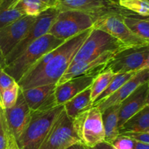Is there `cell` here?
<instances>
[{"instance_id": "1", "label": "cell", "mask_w": 149, "mask_h": 149, "mask_svg": "<svg viewBox=\"0 0 149 149\" xmlns=\"http://www.w3.org/2000/svg\"><path fill=\"white\" fill-rule=\"evenodd\" d=\"M91 29L92 28L67 39L60 45L53 58L37 74L26 81L17 83L20 89L23 90L52 83L56 84L70 67L74 56L88 37Z\"/></svg>"}, {"instance_id": "2", "label": "cell", "mask_w": 149, "mask_h": 149, "mask_svg": "<svg viewBox=\"0 0 149 149\" xmlns=\"http://www.w3.org/2000/svg\"><path fill=\"white\" fill-rule=\"evenodd\" d=\"M65 41L50 34L43 35L32 42L14 61L6 65L4 70L18 83L41 57L58 48Z\"/></svg>"}, {"instance_id": "3", "label": "cell", "mask_w": 149, "mask_h": 149, "mask_svg": "<svg viewBox=\"0 0 149 149\" xmlns=\"http://www.w3.org/2000/svg\"><path fill=\"white\" fill-rule=\"evenodd\" d=\"M63 105L44 111H31V119L17 140L19 149H39L61 112Z\"/></svg>"}, {"instance_id": "4", "label": "cell", "mask_w": 149, "mask_h": 149, "mask_svg": "<svg viewBox=\"0 0 149 149\" xmlns=\"http://www.w3.org/2000/svg\"><path fill=\"white\" fill-rule=\"evenodd\" d=\"M72 123L81 142L88 148L105 142L102 112L97 107L83 111L73 118Z\"/></svg>"}, {"instance_id": "5", "label": "cell", "mask_w": 149, "mask_h": 149, "mask_svg": "<svg viewBox=\"0 0 149 149\" xmlns=\"http://www.w3.org/2000/svg\"><path fill=\"white\" fill-rule=\"evenodd\" d=\"M95 19L87 13L77 10L60 11L47 34L62 40H67L93 28Z\"/></svg>"}, {"instance_id": "6", "label": "cell", "mask_w": 149, "mask_h": 149, "mask_svg": "<svg viewBox=\"0 0 149 149\" xmlns=\"http://www.w3.org/2000/svg\"><path fill=\"white\" fill-rule=\"evenodd\" d=\"M123 49H125L124 45L116 38L104 31L92 28L88 37L74 56L71 64L92 59L107 51L118 52Z\"/></svg>"}, {"instance_id": "7", "label": "cell", "mask_w": 149, "mask_h": 149, "mask_svg": "<svg viewBox=\"0 0 149 149\" xmlns=\"http://www.w3.org/2000/svg\"><path fill=\"white\" fill-rule=\"evenodd\" d=\"M77 10L93 16L95 20L112 15H129L133 13L121 7L116 0H61L58 8Z\"/></svg>"}, {"instance_id": "8", "label": "cell", "mask_w": 149, "mask_h": 149, "mask_svg": "<svg viewBox=\"0 0 149 149\" xmlns=\"http://www.w3.org/2000/svg\"><path fill=\"white\" fill-rule=\"evenodd\" d=\"M81 142L74 130L72 119L62 111L39 149H68Z\"/></svg>"}, {"instance_id": "9", "label": "cell", "mask_w": 149, "mask_h": 149, "mask_svg": "<svg viewBox=\"0 0 149 149\" xmlns=\"http://www.w3.org/2000/svg\"><path fill=\"white\" fill-rule=\"evenodd\" d=\"M59 13V9L56 7H49L37 16L35 21L26 32L24 37L5 57L6 65L17 58L32 42L43 35L47 34Z\"/></svg>"}, {"instance_id": "10", "label": "cell", "mask_w": 149, "mask_h": 149, "mask_svg": "<svg viewBox=\"0 0 149 149\" xmlns=\"http://www.w3.org/2000/svg\"><path fill=\"white\" fill-rule=\"evenodd\" d=\"M121 15H112L97 19L93 29H98L107 32L124 45L125 48L148 45L147 40L134 34L123 21Z\"/></svg>"}, {"instance_id": "11", "label": "cell", "mask_w": 149, "mask_h": 149, "mask_svg": "<svg viewBox=\"0 0 149 149\" xmlns=\"http://www.w3.org/2000/svg\"><path fill=\"white\" fill-rule=\"evenodd\" d=\"M149 54V45L125 48L115 53L105 69L115 74L141 70Z\"/></svg>"}, {"instance_id": "12", "label": "cell", "mask_w": 149, "mask_h": 149, "mask_svg": "<svg viewBox=\"0 0 149 149\" xmlns=\"http://www.w3.org/2000/svg\"><path fill=\"white\" fill-rule=\"evenodd\" d=\"M116 53L115 51H107L92 59L71 64L56 83V86L78 76H97L105 70L108 62L113 58Z\"/></svg>"}, {"instance_id": "13", "label": "cell", "mask_w": 149, "mask_h": 149, "mask_svg": "<svg viewBox=\"0 0 149 149\" xmlns=\"http://www.w3.org/2000/svg\"><path fill=\"white\" fill-rule=\"evenodd\" d=\"M35 20V17L24 15L0 29V48L4 56L21 41Z\"/></svg>"}, {"instance_id": "14", "label": "cell", "mask_w": 149, "mask_h": 149, "mask_svg": "<svg viewBox=\"0 0 149 149\" xmlns=\"http://www.w3.org/2000/svg\"><path fill=\"white\" fill-rule=\"evenodd\" d=\"M56 84L44 85L21 90L24 99L32 112L44 111L58 106L55 98Z\"/></svg>"}, {"instance_id": "15", "label": "cell", "mask_w": 149, "mask_h": 149, "mask_svg": "<svg viewBox=\"0 0 149 149\" xmlns=\"http://www.w3.org/2000/svg\"><path fill=\"white\" fill-rule=\"evenodd\" d=\"M4 113L9 131L17 140L27 127L31 115V110L24 99L21 90L15 105L4 110Z\"/></svg>"}, {"instance_id": "16", "label": "cell", "mask_w": 149, "mask_h": 149, "mask_svg": "<svg viewBox=\"0 0 149 149\" xmlns=\"http://www.w3.org/2000/svg\"><path fill=\"white\" fill-rule=\"evenodd\" d=\"M148 92L149 81L140 86L120 104L119 129L147 105Z\"/></svg>"}, {"instance_id": "17", "label": "cell", "mask_w": 149, "mask_h": 149, "mask_svg": "<svg viewBox=\"0 0 149 149\" xmlns=\"http://www.w3.org/2000/svg\"><path fill=\"white\" fill-rule=\"evenodd\" d=\"M149 81V69L141 70L137 72L136 74L119 88L116 92L111 95L106 100L102 102L96 107L103 112L109 107L122 103L128 96L136 90L140 86Z\"/></svg>"}, {"instance_id": "18", "label": "cell", "mask_w": 149, "mask_h": 149, "mask_svg": "<svg viewBox=\"0 0 149 149\" xmlns=\"http://www.w3.org/2000/svg\"><path fill=\"white\" fill-rule=\"evenodd\" d=\"M95 77L90 75L78 76L56 86L55 93L57 105H63L67 101L90 88Z\"/></svg>"}, {"instance_id": "19", "label": "cell", "mask_w": 149, "mask_h": 149, "mask_svg": "<svg viewBox=\"0 0 149 149\" xmlns=\"http://www.w3.org/2000/svg\"><path fill=\"white\" fill-rule=\"evenodd\" d=\"M119 108L120 104L112 105L102 112V118L105 130V142L110 144H112L119 136Z\"/></svg>"}, {"instance_id": "20", "label": "cell", "mask_w": 149, "mask_h": 149, "mask_svg": "<svg viewBox=\"0 0 149 149\" xmlns=\"http://www.w3.org/2000/svg\"><path fill=\"white\" fill-rule=\"evenodd\" d=\"M90 92L91 91L90 87L76 95L64 104V110L70 118L73 119L83 111L93 107Z\"/></svg>"}, {"instance_id": "21", "label": "cell", "mask_w": 149, "mask_h": 149, "mask_svg": "<svg viewBox=\"0 0 149 149\" xmlns=\"http://www.w3.org/2000/svg\"><path fill=\"white\" fill-rule=\"evenodd\" d=\"M145 131H149V105H146L119 129V135Z\"/></svg>"}, {"instance_id": "22", "label": "cell", "mask_w": 149, "mask_h": 149, "mask_svg": "<svg viewBox=\"0 0 149 149\" xmlns=\"http://www.w3.org/2000/svg\"><path fill=\"white\" fill-rule=\"evenodd\" d=\"M18 2L19 0H3L0 5V29L25 15Z\"/></svg>"}, {"instance_id": "23", "label": "cell", "mask_w": 149, "mask_h": 149, "mask_svg": "<svg viewBox=\"0 0 149 149\" xmlns=\"http://www.w3.org/2000/svg\"><path fill=\"white\" fill-rule=\"evenodd\" d=\"M123 21L134 34L146 40L149 39V20L145 18L135 14L124 15Z\"/></svg>"}, {"instance_id": "24", "label": "cell", "mask_w": 149, "mask_h": 149, "mask_svg": "<svg viewBox=\"0 0 149 149\" xmlns=\"http://www.w3.org/2000/svg\"><path fill=\"white\" fill-rule=\"evenodd\" d=\"M136 73L137 72H132L119 73V74H115L111 83L108 86L107 89L93 102V106H96L104 100H106L109 96H110L114 92H116L119 88L122 87L126 82H127L130 79L132 78Z\"/></svg>"}, {"instance_id": "25", "label": "cell", "mask_w": 149, "mask_h": 149, "mask_svg": "<svg viewBox=\"0 0 149 149\" xmlns=\"http://www.w3.org/2000/svg\"><path fill=\"white\" fill-rule=\"evenodd\" d=\"M115 74L109 69H105L103 71L99 73L93 80L91 86H90V93H91V99L93 102L96 100L97 97L107 89L108 86Z\"/></svg>"}, {"instance_id": "26", "label": "cell", "mask_w": 149, "mask_h": 149, "mask_svg": "<svg viewBox=\"0 0 149 149\" xmlns=\"http://www.w3.org/2000/svg\"><path fill=\"white\" fill-rule=\"evenodd\" d=\"M18 7L25 15L35 18L49 8L40 0H19Z\"/></svg>"}, {"instance_id": "27", "label": "cell", "mask_w": 149, "mask_h": 149, "mask_svg": "<svg viewBox=\"0 0 149 149\" xmlns=\"http://www.w3.org/2000/svg\"><path fill=\"white\" fill-rule=\"evenodd\" d=\"M119 5L138 15L149 16L148 0H118Z\"/></svg>"}, {"instance_id": "28", "label": "cell", "mask_w": 149, "mask_h": 149, "mask_svg": "<svg viewBox=\"0 0 149 149\" xmlns=\"http://www.w3.org/2000/svg\"><path fill=\"white\" fill-rule=\"evenodd\" d=\"M20 88L17 82L3 91L0 100V108L3 110L9 109L15 105L20 93Z\"/></svg>"}, {"instance_id": "29", "label": "cell", "mask_w": 149, "mask_h": 149, "mask_svg": "<svg viewBox=\"0 0 149 149\" xmlns=\"http://www.w3.org/2000/svg\"><path fill=\"white\" fill-rule=\"evenodd\" d=\"M9 129L4 116V110L0 108V149H7Z\"/></svg>"}, {"instance_id": "30", "label": "cell", "mask_w": 149, "mask_h": 149, "mask_svg": "<svg viewBox=\"0 0 149 149\" xmlns=\"http://www.w3.org/2000/svg\"><path fill=\"white\" fill-rule=\"evenodd\" d=\"M111 145L116 149H134L135 140L127 136L119 135Z\"/></svg>"}, {"instance_id": "31", "label": "cell", "mask_w": 149, "mask_h": 149, "mask_svg": "<svg viewBox=\"0 0 149 149\" xmlns=\"http://www.w3.org/2000/svg\"><path fill=\"white\" fill-rule=\"evenodd\" d=\"M16 82L13 77L9 75L4 70H0V100H1V93L6 89Z\"/></svg>"}, {"instance_id": "32", "label": "cell", "mask_w": 149, "mask_h": 149, "mask_svg": "<svg viewBox=\"0 0 149 149\" xmlns=\"http://www.w3.org/2000/svg\"><path fill=\"white\" fill-rule=\"evenodd\" d=\"M121 135H125L129 137L130 138L132 139L133 140L140 143H146L149 145V131L145 132H135V133H127V134H121Z\"/></svg>"}, {"instance_id": "33", "label": "cell", "mask_w": 149, "mask_h": 149, "mask_svg": "<svg viewBox=\"0 0 149 149\" xmlns=\"http://www.w3.org/2000/svg\"><path fill=\"white\" fill-rule=\"evenodd\" d=\"M90 149H116L111 144L106 142H103L101 143H99L97 145L94 146L93 148H89Z\"/></svg>"}, {"instance_id": "34", "label": "cell", "mask_w": 149, "mask_h": 149, "mask_svg": "<svg viewBox=\"0 0 149 149\" xmlns=\"http://www.w3.org/2000/svg\"><path fill=\"white\" fill-rule=\"evenodd\" d=\"M40 1L46 4L49 7H56V8H58L61 0H40Z\"/></svg>"}, {"instance_id": "35", "label": "cell", "mask_w": 149, "mask_h": 149, "mask_svg": "<svg viewBox=\"0 0 149 149\" xmlns=\"http://www.w3.org/2000/svg\"><path fill=\"white\" fill-rule=\"evenodd\" d=\"M68 149H90V148H89L87 146H86L83 143H81V142H79V143L71 145V147L68 148Z\"/></svg>"}, {"instance_id": "36", "label": "cell", "mask_w": 149, "mask_h": 149, "mask_svg": "<svg viewBox=\"0 0 149 149\" xmlns=\"http://www.w3.org/2000/svg\"><path fill=\"white\" fill-rule=\"evenodd\" d=\"M134 149H149V145L146 143H140V142L135 141Z\"/></svg>"}, {"instance_id": "37", "label": "cell", "mask_w": 149, "mask_h": 149, "mask_svg": "<svg viewBox=\"0 0 149 149\" xmlns=\"http://www.w3.org/2000/svg\"><path fill=\"white\" fill-rule=\"evenodd\" d=\"M6 67V61L5 56L3 54L2 51L0 48V70H4V67Z\"/></svg>"}, {"instance_id": "38", "label": "cell", "mask_w": 149, "mask_h": 149, "mask_svg": "<svg viewBox=\"0 0 149 149\" xmlns=\"http://www.w3.org/2000/svg\"><path fill=\"white\" fill-rule=\"evenodd\" d=\"M145 69H149V54H148V57H147L146 60V61L144 62V64H143V65L142 69H141V70H145Z\"/></svg>"}, {"instance_id": "39", "label": "cell", "mask_w": 149, "mask_h": 149, "mask_svg": "<svg viewBox=\"0 0 149 149\" xmlns=\"http://www.w3.org/2000/svg\"><path fill=\"white\" fill-rule=\"evenodd\" d=\"M147 105H149V92H148V98H147Z\"/></svg>"}, {"instance_id": "40", "label": "cell", "mask_w": 149, "mask_h": 149, "mask_svg": "<svg viewBox=\"0 0 149 149\" xmlns=\"http://www.w3.org/2000/svg\"><path fill=\"white\" fill-rule=\"evenodd\" d=\"M144 18H145L146 19H147L148 20H149V16H146V17H144Z\"/></svg>"}, {"instance_id": "41", "label": "cell", "mask_w": 149, "mask_h": 149, "mask_svg": "<svg viewBox=\"0 0 149 149\" xmlns=\"http://www.w3.org/2000/svg\"><path fill=\"white\" fill-rule=\"evenodd\" d=\"M2 1H3V0H0V5H1V4L2 3Z\"/></svg>"}, {"instance_id": "42", "label": "cell", "mask_w": 149, "mask_h": 149, "mask_svg": "<svg viewBox=\"0 0 149 149\" xmlns=\"http://www.w3.org/2000/svg\"><path fill=\"white\" fill-rule=\"evenodd\" d=\"M147 43H148V45H149V39H148V40H147Z\"/></svg>"}, {"instance_id": "43", "label": "cell", "mask_w": 149, "mask_h": 149, "mask_svg": "<svg viewBox=\"0 0 149 149\" xmlns=\"http://www.w3.org/2000/svg\"><path fill=\"white\" fill-rule=\"evenodd\" d=\"M116 1H118V0H116Z\"/></svg>"}, {"instance_id": "44", "label": "cell", "mask_w": 149, "mask_h": 149, "mask_svg": "<svg viewBox=\"0 0 149 149\" xmlns=\"http://www.w3.org/2000/svg\"><path fill=\"white\" fill-rule=\"evenodd\" d=\"M148 1H149V0H148Z\"/></svg>"}]
</instances>
